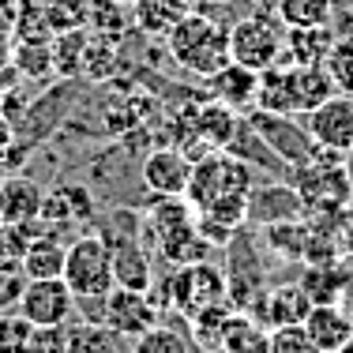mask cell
I'll use <instances>...</instances> for the list:
<instances>
[{"label":"cell","mask_w":353,"mask_h":353,"mask_svg":"<svg viewBox=\"0 0 353 353\" xmlns=\"http://www.w3.org/2000/svg\"><path fill=\"white\" fill-rule=\"evenodd\" d=\"M252 170L241 158L214 150L192 165V181L184 199L199 214V230H233L248 218V199H252Z\"/></svg>","instance_id":"obj_1"},{"label":"cell","mask_w":353,"mask_h":353,"mask_svg":"<svg viewBox=\"0 0 353 353\" xmlns=\"http://www.w3.org/2000/svg\"><path fill=\"white\" fill-rule=\"evenodd\" d=\"M334 94V83L327 75L323 64H274V68L259 72V98L256 109L282 117L312 113L316 105H323Z\"/></svg>","instance_id":"obj_2"},{"label":"cell","mask_w":353,"mask_h":353,"mask_svg":"<svg viewBox=\"0 0 353 353\" xmlns=\"http://www.w3.org/2000/svg\"><path fill=\"white\" fill-rule=\"evenodd\" d=\"M143 245H150L176 267L199 263V259H207L203 248H211L192 203H181V196H158V203L143 218Z\"/></svg>","instance_id":"obj_3"},{"label":"cell","mask_w":353,"mask_h":353,"mask_svg":"<svg viewBox=\"0 0 353 353\" xmlns=\"http://www.w3.org/2000/svg\"><path fill=\"white\" fill-rule=\"evenodd\" d=\"M162 41L176 68L203 75V79H211L214 72L230 64V27H222L203 12H188Z\"/></svg>","instance_id":"obj_4"},{"label":"cell","mask_w":353,"mask_h":353,"mask_svg":"<svg viewBox=\"0 0 353 353\" xmlns=\"http://www.w3.org/2000/svg\"><path fill=\"white\" fill-rule=\"evenodd\" d=\"M64 282L75 293V301H105L117 285L113 248L102 233H79L68 241V259H64Z\"/></svg>","instance_id":"obj_5"},{"label":"cell","mask_w":353,"mask_h":353,"mask_svg":"<svg viewBox=\"0 0 353 353\" xmlns=\"http://www.w3.org/2000/svg\"><path fill=\"white\" fill-rule=\"evenodd\" d=\"M285 57V27L271 15H245L230 27V61L252 72H267Z\"/></svg>","instance_id":"obj_6"},{"label":"cell","mask_w":353,"mask_h":353,"mask_svg":"<svg viewBox=\"0 0 353 353\" xmlns=\"http://www.w3.org/2000/svg\"><path fill=\"white\" fill-rule=\"evenodd\" d=\"M225 297H230L225 274L218 271L214 263H207V259L176 267V274L170 279V305H173L184 319H188V323H192L199 312H207V308L225 305Z\"/></svg>","instance_id":"obj_7"},{"label":"cell","mask_w":353,"mask_h":353,"mask_svg":"<svg viewBox=\"0 0 353 353\" xmlns=\"http://www.w3.org/2000/svg\"><path fill=\"white\" fill-rule=\"evenodd\" d=\"M293 192H297L305 211L327 218V214L342 211V207L350 203V173L342 170L331 158V150H327V162H316L312 158V162L297 165V184H293Z\"/></svg>","instance_id":"obj_8"},{"label":"cell","mask_w":353,"mask_h":353,"mask_svg":"<svg viewBox=\"0 0 353 353\" xmlns=\"http://www.w3.org/2000/svg\"><path fill=\"white\" fill-rule=\"evenodd\" d=\"M105 323L117 339H139L150 327L162 323V305L150 297V290H128V285H113L109 297L102 301V312L94 316Z\"/></svg>","instance_id":"obj_9"},{"label":"cell","mask_w":353,"mask_h":353,"mask_svg":"<svg viewBox=\"0 0 353 353\" xmlns=\"http://www.w3.org/2000/svg\"><path fill=\"white\" fill-rule=\"evenodd\" d=\"M248 124L256 128V136L267 143L274 158L290 165H305L316 158V143L308 136V128H293V117H282V113H267V109H252L248 113Z\"/></svg>","instance_id":"obj_10"},{"label":"cell","mask_w":353,"mask_h":353,"mask_svg":"<svg viewBox=\"0 0 353 353\" xmlns=\"http://www.w3.org/2000/svg\"><path fill=\"white\" fill-rule=\"evenodd\" d=\"M15 308L34 327H64L72 319L75 293L68 290L64 279H27Z\"/></svg>","instance_id":"obj_11"},{"label":"cell","mask_w":353,"mask_h":353,"mask_svg":"<svg viewBox=\"0 0 353 353\" xmlns=\"http://www.w3.org/2000/svg\"><path fill=\"white\" fill-rule=\"evenodd\" d=\"M308 136L319 150H331V154H350L353 147V98L334 90L323 105H316L308 113Z\"/></svg>","instance_id":"obj_12"},{"label":"cell","mask_w":353,"mask_h":353,"mask_svg":"<svg viewBox=\"0 0 353 353\" xmlns=\"http://www.w3.org/2000/svg\"><path fill=\"white\" fill-rule=\"evenodd\" d=\"M192 154L181 147H158L143 158L139 173H143V184H147L154 196H184L188 192V181H192Z\"/></svg>","instance_id":"obj_13"},{"label":"cell","mask_w":353,"mask_h":353,"mask_svg":"<svg viewBox=\"0 0 353 353\" xmlns=\"http://www.w3.org/2000/svg\"><path fill=\"white\" fill-rule=\"evenodd\" d=\"M64 259H68V241L46 222L27 241L19 271H23V279H64Z\"/></svg>","instance_id":"obj_14"},{"label":"cell","mask_w":353,"mask_h":353,"mask_svg":"<svg viewBox=\"0 0 353 353\" xmlns=\"http://www.w3.org/2000/svg\"><path fill=\"white\" fill-rule=\"evenodd\" d=\"M305 331L323 353H339L353 339V319L346 312V301L312 305V312L305 316Z\"/></svg>","instance_id":"obj_15"},{"label":"cell","mask_w":353,"mask_h":353,"mask_svg":"<svg viewBox=\"0 0 353 353\" xmlns=\"http://www.w3.org/2000/svg\"><path fill=\"white\" fill-rule=\"evenodd\" d=\"M41 199L46 188L30 176H4L0 181V222L8 225H23L41 218Z\"/></svg>","instance_id":"obj_16"},{"label":"cell","mask_w":353,"mask_h":353,"mask_svg":"<svg viewBox=\"0 0 353 353\" xmlns=\"http://www.w3.org/2000/svg\"><path fill=\"white\" fill-rule=\"evenodd\" d=\"M41 222H49L53 230L94 222V203H90L87 188H79V184H61V188L46 192V199H41Z\"/></svg>","instance_id":"obj_17"},{"label":"cell","mask_w":353,"mask_h":353,"mask_svg":"<svg viewBox=\"0 0 353 353\" xmlns=\"http://www.w3.org/2000/svg\"><path fill=\"white\" fill-rule=\"evenodd\" d=\"M207 83H211V98L237 109V113H248L259 98V72L245 68V64H233V61L222 72H214Z\"/></svg>","instance_id":"obj_18"},{"label":"cell","mask_w":353,"mask_h":353,"mask_svg":"<svg viewBox=\"0 0 353 353\" xmlns=\"http://www.w3.org/2000/svg\"><path fill=\"white\" fill-rule=\"evenodd\" d=\"M188 12H196L192 0H136L132 4V23L147 38H165Z\"/></svg>","instance_id":"obj_19"},{"label":"cell","mask_w":353,"mask_h":353,"mask_svg":"<svg viewBox=\"0 0 353 353\" xmlns=\"http://www.w3.org/2000/svg\"><path fill=\"white\" fill-rule=\"evenodd\" d=\"M331 27H285V64H323L334 46Z\"/></svg>","instance_id":"obj_20"},{"label":"cell","mask_w":353,"mask_h":353,"mask_svg":"<svg viewBox=\"0 0 353 353\" xmlns=\"http://www.w3.org/2000/svg\"><path fill=\"white\" fill-rule=\"evenodd\" d=\"M263 308H267L271 331L274 327H293V323H305V316L312 312V297L297 282H290V285H274L271 293H263Z\"/></svg>","instance_id":"obj_21"},{"label":"cell","mask_w":353,"mask_h":353,"mask_svg":"<svg viewBox=\"0 0 353 353\" xmlns=\"http://www.w3.org/2000/svg\"><path fill=\"white\" fill-rule=\"evenodd\" d=\"M301 290L312 297V305H327V301H346L350 297V279H346V267L331 263H312L305 271V282Z\"/></svg>","instance_id":"obj_22"},{"label":"cell","mask_w":353,"mask_h":353,"mask_svg":"<svg viewBox=\"0 0 353 353\" xmlns=\"http://www.w3.org/2000/svg\"><path fill=\"white\" fill-rule=\"evenodd\" d=\"M132 353H203L192 339V331L184 327H170V323H158L150 327L147 334L132 339Z\"/></svg>","instance_id":"obj_23"},{"label":"cell","mask_w":353,"mask_h":353,"mask_svg":"<svg viewBox=\"0 0 353 353\" xmlns=\"http://www.w3.org/2000/svg\"><path fill=\"white\" fill-rule=\"evenodd\" d=\"M113 72H117V38H105V34L87 30V46H83L79 75H83V79L102 83V79H109Z\"/></svg>","instance_id":"obj_24"},{"label":"cell","mask_w":353,"mask_h":353,"mask_svg":"<svg viewBox=\"0 0 353 353\" xmlns=\"http://www.w3.org/2000/svg\"><path fill=\"white\" fill-rule=\"evenodd\" d=\"M68 353H121V339L98 319L68 327Z\"/></svg>","instance_id":"obj_25"},{"label":"cell","mask_w":353,"mask_h":353,"mask_svg":"<svg viewBox=\"0 0 353 353\" xmlns=\"http://www.w3.org/2000/svg\"><path fill=\"white\" fill-rule=\"evenodd\" d=\"M282 27H331L334 0H279Z\"/></svg>","instance_id":"obj_26"},{"label":"cell","mask_w":353,"mask_h":353,"mask_svg":"<svg viewBox=\"0 0 353 353\" xmlns=\"http://www.w3.org/2000/svg\"><path fill=\"white\" fill-rule=\"evenodd\" d=\"M132 27V8L124 4H113V0H90V15H87V30L94 34H105V38H117Z\"/></svg>","instance_id":"obj_27"},{"label":"cell","mask_w":353,"mask_h":353,"mask_svg":"<svg viewBox=\"0 0 353 353\" xmlns=\"http://www.w3.org/2000/svg\"><path fill=\"white\" fill-rule=\"evenodd\" d=\"M83 46H87V27L53 34V41H49V53H53V72L57 75H79Z\"/></svg>","instance_id":"obj_28"},{"label":"cell","mask_w":353,"mask_h":353,"mask_svg":"<svg viewBox=\"0 0 353 353\" xmlns=\"http://www.w3.org/2000/svg\"><path fill=\"white\" fill-rule=\"evenodd\" d=\"M323 68H327V75H331L334 90L353 98V34H339V38H334V46H331V53H327Z\"/></svg>","instance_id":"obj_29"},{"label":"cell","mask_w":353,"mask_h":353,"mask_svg":"<svg viewBox=\"0 0 353 353\" xmlns=\"http://www.w3.org/2000/svg\"><path fill=\"white\" fill-rule=\"evenodd\" d=\"M41 225H46L41 218L23 222V225L0 222V267H15V271H19V259H23V252H27V241L34 237Z\"/></svg>","instance_id":"obj_30"},{"label":"cell","mask_w":353,"mask_h":353,"mask_svg":"<svg viewBox=\"0 0 353 353\" xmlns=\"http://www.w3.org/2000/svg\"><path fill=\"white\" fill-rule=\"evenodd\" d=\"M49 19V30L53 34H64V30H83L90 15V0H53V4L41 8Z\"/></svg>","instance_id":"obj_31"},{"label":"cell","mask_w":353,"mask_h":353,"mask_svg":"<svg viewBox=\"0 0 353 353\" xmlns=\"http://www.w3.org/2000/svg\"><path fill=\"white\" fill-rule=\"evenodd\" d=\"M30 334H34V323L19 308L0 312V353H27Z\"/></svg>","instance_id":"obj_32"},{"label":"cell","mask_w":353,"mask_h":353,"mask_svg":"<svg viewBox=\"0 0 353 353\" xmlns=\"http://www.w3.org/2000/svg\"><path fill=\"white\" fill-rule=\"evenodd\" d=\"M267 353H323L308 339L305 323H293V327H274L267 334Z\"/></svg>","instance_id":"obj_33"},{"label":"cell","mask_w":353,"mask_h":353,"mask_svg":"<svg viewBox=\"0 0 353 353\" xmlns=\"http://www.w3.org/2000/svg\"><path fill=\"white\" fill-rule=\"evenodd\" d=\"M27 353H68V323L64 327H34Z\"/></svg>","instance_id":"obj_34"},{"label":"cell","mask_w":353,"mask_h":353,"mask_svg":"<svg viewBox=\"0 0 353 353\" xmlns=\"http://www.w3.org/2000/svg\"><path fill=\"white\" fill-rule=\"evenodd\" d=\"M331 241L339 252H346V256H353V207H342V211L331 214Z\"/></svg>","instance_id":"obj_35"},{"label":"cell","mask_w":353,"mask_h":353,"mask_svg":"<svg viewBox=\"0 0 353 353\" xmlns=\"http://www.w3.org/2000/svg\"><path fill=\"white\" fill-rule=\"evenodd\" d=\"M23 271H15V267H0V312H8V308L19 305V293H23Z\"/></svg>","instance_id":"obj_36"},{"label":"cell","mask_w":353,"mask_h":353,"mask_svg":"<svg viewBox=\"0 0 353 353\" xmlns=\"http://www.w3.org/2000/svg\"><path fill=\"white\" fill-rule=\"evenodd\" d=\"M12 143H15V128H12V121L0 113V154H4V150H12Z\"/></svg>","instance_id":"obj_37"},{"label":"cell","mask_w":353,"mask_h":353,"mask_svg":"<svg viewBox=\"0 0 353 353\" xmlns=\"http://www.w3.org/2000/svg\"><path fill=\"white\" fill-rule=\"evenodd\" d=\"M8 57H12V41H8V34L0 30V64H4Z\"/></svg>","instance_id":"obj_38"},{"label":"cell","mask_w":353,"mask_h":353,"mask_svg":"<svg viewBox=\"0 0 353 353\" xmlns=\"http://www.w3.org/2000/svg\"><path fill=\"white\" fill-rule=\"evenodd\" d=\"M346 312H350V319H353V293L346 297Z\"/></svg>","instance_id":"obj_39"},{"label":"cell","mask_w":353,"mask_h":353,"mask_svg":"<svg viewBox=\"0 0 353 353\" xmlns=\"http://www.w3.org/2000/svg\"><path fill=\"white\" fill-rule=\"evenodd\" d=\"M339 353H353V339H350V342H346V346H342Z\"/></svg>","instance_id":"obj_40"},{"label":"cell","mask_w":353,"mask_h":353,"mask_svg":"<svg viewBox=\"0 0 353 353\" xmlns=\"http://www.w3.org/2000/svg\"><path fill=\"white\" fill-rule=\"evenodd\" d=\"M113 4H124V8H132V4H136V0H113Z\"/></svg>","instance_id":"obj_41"},{"label":"cell","mask_w":353,"mask_h":353,"mask_svg":"<svg viewBox=\"0 0 353 353\" xmlns=\"http://www.w3.org/2000/svg\"><path fill=\"white\" fill-rule=\"evenodd\" d=\"M211 4H230V0H211Z\"/></svg>","instance_id":"obj_42"},{"label":"cell","mask_w":353,"mask_h":353,"mask_svg":"<svg viewBox=\"0 0 353 353\" xmlns=\"http://www.w3.org/2000/svg\"><path fill=\"white\" fill-rule=\"evenodd\" d=\"M350 158H353V147H350Z\"/></svg>","instance_id":"obj_43"}]
</instances>
